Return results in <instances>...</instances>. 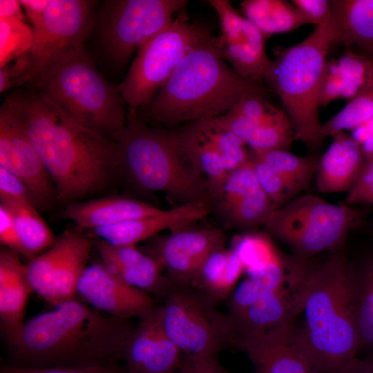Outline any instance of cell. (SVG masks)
Listing matches in <instances>:
<instances>
[{"mask_svg":"<svg viewBox=\"0 0 373 373\" xmlns=\"http://www.w3.org/2000/svg\"><path fill=\"white\" fill-rule=\"evenodd\" d=\"M10 95L58 199L77 202L108 186L122 168L113 140L80 124L34 88Z\"/></svg>","mask_w":373,"mask_h":373,"instance_id":"6da1fadb","label":"cell"},{"mask_svg":"<svg viewBox=\"0 0 373 373\" xmlns=\"http://www.w3.org/2000/svg\"><path fill=\"white\" fill-rule=\"evenodd\" d=\"M135 326L132 319L108 315L76 298L26 322L14 357L17 365L30 367L116 363Z\"/></svg>","mask_w":373,"mask_h":373,"instance_id":"7a4b0ae2","label":"cell"},{"mask_svg":"<svg viewBox=\"0 0 373 373\" xmlns=\"http://www.w3.org/2000/svg\"><path fill=\"white\" fill-rule=\"evenodd\" d=\"M289 326L318 373H339L356 356L350 263L339 252L323 262L305 261Z\"/></svg>","mask_w":373,"mask_h":373,"instance_id":"3957f363","label":"cell"},{"mask_svg":"<svg viewBox=\"0 0 373 373\" xmlns=\"http://www.w3.org/2000/svg\"><path fill=\"white\" fill-rule=\"evenodd\" d=\"M210 35L191 48L144 108L147 119L164 126L215 118L242 97L266 93L263 85L238 75L218 52Z\"/></svg>","mask_w":373,"mask_h":373,"instance_id":"277c9868","label":"cell"},{"mask_svg":"<svg viewBox=\"0 0 373 373\" xmlns=\"http://www.w3.org/2000/svg\"><path fill=\"white\" fill-rule=\"evenodd\" d=\"M30 85L74 120L108 138L126 124L119 86L106 80L84 46L60 57Z\"/></svg>","mask_w":373,"mask_h":373,"instance_id":"5b68a950","label":"cell"},{"mask_svg":"<svg viewBox=\"0 0 373 373\" xmlns=\"http://www.w3.org/2000/svg\"><path fill=\"white\" fill-rule=\"evenodd\" d=\"M137 109L128 108L126 124L115 141L122 167L141 188L180 202H204L212 197L207 182L180 152L171 131L146 126Z\"/></svg>","mask_w":373,"mask_h":373,"instance_id":"8992f818","label":"cell"},{"mask_svg":"<svg viewBox=\"0 0 373 373\" xmlns=\"http://www.w3.org/2000/svg\"><path fill=\"white\" fill-rule=\"evenodd\" d=\"M332 46L330 19L316 26L299 44L274 48L263 82L280 98L294 140L314 149L324 137L318 114L320 86Z\"/></svg>","mask_w":373,"mask_h":373,"instance_id":"52a82bcc","label":"cell"},{"mask_svg":"<svg viewBox=\"0 0 373 373\" xmlns=\"http://www.w3.org/2000/svg\"><path fill=\"white\" fill-rule=\"evenodd\" d=\"M160 300L164 328L182 356L207 358L227 349H240L229 316L220 311L218 302L193 285L168 278Z\"/></svg>","mask_w":373,"mask_h":373,"instance_id":"ba28073f","label":"cell"},{"mask_svg":"<svg viewBox=\"0 0 373 373\" xmlns=\"http://www.w3.org/2000/svg\"><path fill=\"white\" fill-rule=\"evenodd\" d=\"M365 215L353 205L334 204L307 194L274 209L264 225L298 257L307 258L336 249L350 230L363 224Z\"/></svg>","mask_w":373,"mask_h":373,"instance_id":"9c48e42d","label":"cell"},{"mask_svg":"<svg viewBox=\"0 0 373 373\" xmlns=\"http://www.w3.org/2000/svg\"><path fill=\"white\" fill-rule=\"evenodd\" d=\"M210 35L207 28L189 22L182 10L168 27L146 41L119 85L128 108L148 105L188 51Z\"/></svg>","mask_w":373,"mask_h":373,"instance_id":"30bf717a","label":"cell"},{"mask_svg":"<svg viewBox=\"0 0 373 373\" xmlns=\"http://www.w3.org/2000/svg\"><path fill=\"white\" fill-rule=\"evenodd\" d=\"M185 0H112L99 17V42L109 61L124 67L135 51L173 21Z\"/></svg>","mask_w":373,"mask_h":373,"instance_id":"8fae6325","label":"cell"},{"mask_svg":"<svg viewBox=\"0 0 373 373\" xmlns=\"http://www.w3.org/2000/svg\"><path fill=\"white\" fill-rule=\"evenodd\" d=\"M95 4L88 0H50L41 22L32 28L28 84L60 57L84 46L93 26Z\"/></svg>","mask_w":373,"mask_h":373,"instance_id":"7c38bea8","label":"cell"},{"mask_svg":"<svg viewBox=\"0 0 373 373\" xmlns=\"http://www.w3.org/2000/svg\"><path fill=\"white\" fill-rule=\"evenodd\" d=\"M91 249V240L82 232L64 231L52 247L26 265L33 291L54 306L76 298Z\"/></svg>","mask_w":373,"mask_h":373,"instance_id":"4fadbf2b","label":"cell"},{"mask_svg":"<svg viewBox=\"0 0 373 373\" xmlns=\"http://www.w3.org/2000/svg\"><path fill=\"white\" fill-rule=\"evenodd\" d=\"M0 167L26 184L35 205L46 207L57 198L52 182L10 95L0 108Z\"/></svg>","mask_w":373,"mask_h":373,"instance_id":"5bb4252c","label":"cell"},{"mask_svg":"<svg viewBox=\"0 0 373 373\" xmlns=\"http://www.w3.org/2000/svg\"><path fill=\"white\" fill-rule=\"evenodd\" d=\"M76 296L94 309L121 318L140 319L157 305L151 295L125 283L102 262L85 267Z\"/></svg>","mask_w":373,"mask_h":373,"instance_id":"9a60e30c","label":"cell"},{"mask_svg":"<svg viewBox=\"0 0 373 373\" xmlns=\"http://www.w3.org/2000/svg\"><path fill=\"white\" fill-rule=\"evenodd\" d=\"M123 358L127 373H175L182 353L166 334L159 304L138 323L125 342Z\"/></svg>","mask_w":373,"mask_h":373,"instance_id":"2e32d148","label":"cell"},{"mask_svg":"<svg viewBox=\"0 0 373 373\" xmlns=\"http://www.w3.org/2000/svg\"><path fill=\"white\" fill-rule=\"evenodd\" d=\"M224 245L220 229H181L156 242L151 256L161 262L169 279L191 284L208 256Z\"/></svg>","mask_w":373,"mask_h":373,"instance_id":"e0dca14e","label":"cell"},{"mask_svg":"<svg viewBox=\"0 0 373 373\" xmlns=\"http://www.w3.org/2000/svg\"><path fill=\"white\" fill-rule=\"evenodd\" d=\"M254 373H318L288 321L245 344Z\"/></svg>","mask_w":373,"mask_h":373,"instance_id":"ac0fdd59","label":"cell"},{"mask_svg":"<svg viewBox=\"0 0 373 373\" xmlns=\"http://www.w3.org/2000/svg\"><path fill=\"white\" fill-rule=\"evenodd\" d=\"M209 213L204 202H189L159 213L91 231L99 239L113 245H136L166 229H184Z\"/></svg>","mask_w":373,"mask_h":373,"instance_id":"d6986e66","label":"cell"},{"mask_svg":"<svg viewBox=\"0 0 373 373\" xmlns=\"http://www.w3.org/2000/svg\"><path fill=\"white\" fill-rule=\"evenodd\" d=\"M95 245L104 265L128 285L160 299L168 283L161 262L136 245H113L98 239Z\"/></svg>","mask_w":373,"mask_h":373,"instance_id":"ffe728a7","label":"cell"},{"mask_svg":"<svg viewBox=\"0 0 373 373\" xmlns=\"http://www.w3.org/2000/svg\"><path fill=\"white\" fill-rule=\"evenodd\" d=\"M304 267L297 277L285 287L268 291L236 317L231 318L240 344V350L247 343L289 320L294 309Z\"/></svg>","mask_w":373,"mask_h":373,"instance_id":"44dd1931","label":"cell"},{"mask_svg":"<svg viewBox=\"0 0 373 373\" xmlns=\"http://www.w3.org/2000/svg\"><path fill=\"white\" fill-rule=\"evenodd\" d=\"M19 253L3 247L0 252V317L7 340L17 343L29 295L33 289Z\"/></svg>","mask_w":373,"mask_h":373,"instance_id":"7402d4cb","label":"cell"},{"mask_svg":"<svg viewBox=\"0 0 373 373\" xmlns=\"http://www.w3.org/2000/svg\"><path fill=\"white\" fill-rule=\"evenodd\" d=\"M373 88V61L353 48L327 61L318 96L319 106L345 99L347 102Z\"/></svg>","mask_w":373,"mask_h":373,"instance_id":"603a6c76","label":"cell"},{"mask_svg":"<svg viewBox=\"0 0 373 373\" xmlns=\"http://www.w3.org/2000/svg\"><path fill=\"white\" fill-rule=\"evenodd\" d=\"M333 141L319 158L316 186L321 193L349 191L366 162L359 144L345 131L332 137Z\"/></svg>","mask_w":373,"mask_h":373,"instance_id":"cb8c5ba5","label":"cell"},{"mask_svg":"<svg viewBox=\"0 0 373 373\" xmlns=\"http://www.w3.org/2000/svg\"><path fill=\"white\" fill-rule=\"evenodd\" d=\"M161 210L137 200L109 196L68 203L62 212V217L73 220L81 228L92 230L152 216Z\"/></svg>","mask_w":373,"mask_h":373,"instance_id":"d4e9b609","label":"cell"},{"mask_svg":"<svg viewBox=\"0 0 373 373\" xmlns=\"http://www.w3.org/2000/svg\"><path fill=\"white\" fill-rule=\"evenodd\" d=\"M171 131L184 158L205 180L212 195L220 198L227 173L222 153L209 137L201 122L187 123L182 128Z\"/></svg>","mask_w":373,"mask_h":373,"instance_id":"484cf974","label":"cell"},{"mask_svg":"<svg viewBox=\"0 0 373 373\" xmlns=\"http://www.w3.org/2000/svg\"><path fill=\"white\" fill-rule=\"evenodd\" d=\"M329 3L332 45L361 50L373 44V0Z\"/></svg>","mask_w":373,"mask_h":373,"instance_id":"4316f807","label":"cell"},{"mask_svg":"<svg viewBox=\"0 0 373 373\" xmlns=\"http://www.w3.org/2000/svg\"><path fill=\"white\" fill-rule=\"evenodd\" d=\"M245 39L228 42L215 37V47L221 57L240 77L263 85V77L270 59L265 50L266 39L261 32L245 18Z\"/></svg>","mask_w":373,"mask_h":373,"instance_id":"83f0119b","label":"cell"},{"mask_svg":"<svg viewBox=\"0 0 373 373\" xmlns=\"http://www.w3.org/2000/svg\"><path fill=\"white\" fill-rule=\"evenodd\" d=\"M350 283L359 350L373 352V252L350 263Z\"/></svg>","mask_w":373,"mask_h":373,"instance_id":"f1b7e54d","label":"cell"},{"mask_svg":"<svg viewBox=\"0 0 373 373\" xmlns=\"http://www.w3.org/2000/svg\"><path fill=\"white\" fill-rule=\"evenodd\" d=\"M243 17L254 24L267 39L311 24L308 18L291 2L284 0H244L240 2Z\"/></svg>","mask_w":373,"mask_h":373,"instance_id":"f546056e","label":"cell"},{"mask_svg":"<svg viewBox=\"0 0 373 373\" xmlns=\"http://www.w3.org/2000/svg\"><path fill=\"white\" fill-rule=\"evenodd\" d=\"M11 212L21 246V254L31 260L55 243L57 238L31 200L1 201Z\"/></svg>","mask_w":373,"mask_h":373,"instance_id":"4dcf8cb0","label":"cell"},{"mask_svg":"<svg viewBox=\"0 0 373 373\" xmlns=\"http://www.w3.org/2000/svg\"><path fill=\"white\" fill-rule=\"evenodd\" d=\"M253 155L295 185L300 191L309 186L316 174L319 158L314 155L297 156L289 151L273 150Z\"/></svg>","mask_w":373,"mask_h":373,"instance_id":"1f68e13d","label":"cell"},{"mask_svg":"<svg viewBox=\"0 0 373 373\" xmlns=\"http://www.w3.org/2000/svg\"><path fill=\"white\" fill-rule=\"evenodd\" d=\"M229 249L219 248L203 262L191 284L220 303L227 300L236 288L230 282L227 273V260Z\"/></svg>","mask_w":373,"mask_h":373,"instance_id":"d6a6232c","label":"cell"},{"mask_svg":"<svg viewBox=\"0 0 373 373\" xmlns=\"http://www.w3.org/2000/svg\"><path fill=\"white\" fill-rule=\"evenodd\" d=\"M373 119V88L348 102L335 115L322 124L321 134L333 137L353 130Z\"/></svg>","mask_w":373,"mask_h":373,"instance_id":"836d02e7","label":"cell"},{"mask_svg":"<svg viewBox=\"0 0 373 373\" xmlns=\"http://www.w3.org/2000/svg\"><path fill=\"white\" fill-rule=\"evenodd\" d=\"M33 41L32 28L23 20L0 19V67L29 52Z\"/></svg>","mask_w":373,"mask_h":373,"instance_id":"e575fe53","label":"cell"},{"mask_svg":"<svg viewBox=\"0 0 373 373\" xmlns=\"http://www.w3.org/2000/svg\"><path fill=\"white\" fill-rule=\"evenodd\" d=\"M231 249L242 260L245 271L283 258L270 238L260 233H248L239 237L234 241Z\"/></svg>","mask_w":373,"mask_h":373,"instance_id":"d590c367","label":"cell"},{"mask_svg":"<svg viewBox=\"0 0 373 373\" xmlns=\"http://www.w3.org/2000/svg\"><path fill=\"white\" fill-rule=\"evenodd\" d=\"M250 163L260 189L276 209L288 202L300 191L278 172L257 159L251 152Z\"/></svg>","mask_w":373,"mask_h":373,"instance_id":"8d00e7d4","label":"cell"},{"mask_svg":"<svg viewBox=\"0 0 373 373\" xmlns=\"http://www.w3.org/2000/svg\"><path fill=\"white\" fill-rule=\"evenodd\" d=\"M276 209L269 196L259 189L240 200L229 212L236 224L251 227L265 224Z\"/></svg>","mask_w":373,"mask_h":373,"instance_id":"74e56055","label":"cell"},{"mask_svg":"<svg viewBox=\"0 0 373 373\" xmlns=\"http://www.w3.org/2000/svg\"><path fill=\"white\" fill-rule=\"evenodd\" d=\"M260 189L249 161L227 174L220 198L229 211L243 198Z\"/></svg>","mask_w":373,"mask_h":373,"instance_id":"f35d334b","label":"cell"},{"mask_svg":"<svg viewBox=\"0 0 373 373\" xmlns=\"http://www.w3.org/2000/svg\"><path fill=\"white\" fill-rule=\"evenodd\" d=\"M208 3L216 10L220 23L219 37L226 41L233 43L245 39V17L239 14L227 0H209Z\"/></svg>","mask_w":373,"mask_h":373,"instance_id":"ab89813d","label":"cell"},{"mask_svg":"<svg viewBox=\"0 0 373 373\" xmlns=\"http://www.w3.org/2000/svg\"><path fill=\"white\" fill-rule=\"evenodd\" d=\"M0 373H127L125 367L116 363L85 365L30 367L18 365H5Z\"/></svg>","mask_w":373,"mask_h":373,"instance_id":"60d3db41","label":"cell"},{"mask_svg":"<svg viewBox=\"0 0 373 373\" xmlns=\"http://www.w3.org/2000/svg\"><path fill=\"white\" fill-rule=\"evenodd\" d=\"M31 72L29 52L0 67V92L16 86L28 83Z\"/></svg>","mask_w":373,"mask_h":373,"instance_id":"b9f144b4","label":"cell"},{"mask_svg":"<svg viewBox=\"0 0 373 373\" xmlns=\"http://www.w3.org/2000/svg\"><path fill=\"white\" fill-rule=\"evenodd\" d=\"M345 203L373 204V157L366 161L356 181L347 191Z\"/></svg>","mask_w":373,"mask_h":373,"instance_id":"7bdbcfd3","label":"cell"},{"mask_svg":"<svg viewBox=\"0 0 373 373\" xmlns=\"http://www.w3.org/2000/svg\"><path fill=\"white\" fill-rule=\"evenodd\" d=\"M0 199L1 201L31 200L34 202L26 184L16 175L1 167H0Z\"/></svg>","mask_w":373,"mask_h":373,"instance_id":"ee69618b","label":"cell"},{"mask_svg":"<svg viewBox=\"0 0 373 373\" xmlns=\"http://www.w3.org/2000/svg\"><path fill=\"white\" fill-rule=\"evenodd\" d=\"M291 2L315 26L330 19V3L328 0H292Z\"/></svg>","mask_w":373,"mask_h":373,"instance_id":"f6af8a7d","label":"cell"},{"mask_svg":"<svg viewBox=\"0 0 373 373\" xmlns=\"http://www.w3.org/2000/svg\"><path fill=\"white\" fill-rule=\"evenodd\" d=\"M0 242L5 247L21 254V246L12 215L2 204H0Z\"/></svg>","mask_w":373,"mask_h":373,"instance_id":"bcb514c9","label":"cell"},{"mask_svg":"<svg viewBox=\"0 0 373 373\" xmlns=\"http://www.w3.org/2000/svg\"><path fill=\"white\" fill-rule=\"evenodd\" d=\"M180 373H231L225 370L216 357L189 358L182 356Z\"/></svg>","mask_w":373,"mask_h":373,"instance_id":"7dc6e473","label":"cell"},{"mask_svg":"<svg viewBox=\"0 0 373 373\" xmlns=\"http://www.w3.org/2000/svg\"><path fill=\"white\" fill-rule=\"evenodd\" d=\"M352 137L359 144L367 161L373 157V119L352 130Z\"/></svg>","mask_w":373,"mask_h":373,"instance_id":"c3c4849f","label":"cell"},{"mask_svg":"<svg viewBox=\"0 0 373 373\" xmlns=\"http://www.w3.org/2000/svg\"><path fill=\"white\" fill-rule=\"evenodd\" d=\"M20 3L24 8L31 27H36L41 21L50 0H21Z\"/></svg>","mask_w":373,"mask_h":373,"instance_id":"681fc988","label":"cell"},{"mask_svg":"<svg viewBox=\"0 0 373 373\" xmlns=\"http://www.w3.org/2000/svg\"><path fill=\"white\" fill-rule=\"evenodd\" d=\"M339 373H373V352L363 358L356 356Z\"/></svg>","mask_w":373,"mask_h":373,"instance_id":"f907efd6","label":"cell"},{"mask_svg":"<svg viewBox=\"0 0 373 373\" xmlns=\"http://www.w3.org/2000/svg\"><path fill=\"white\" fill-rule=\"evenodd\" d=\"M21 8L20 1L1 0L0 19L17 18L23 20Z\"/></svg>","mask_w":373,"mask_h":373,"instance_id":"816d5d0a","label":"cell"},{"mask_svg":"<svg viewBox=\"0 0 373 373\" xmlns=\"http://www.w3.org/2000/svg\"><path fill=\"white\" fill-rule=\"evenodd\" d=\"M356 51L373 61V44L365 49Z\"/></svg>","mask_w":373,"mask_h":373,"instance_id":"f5cc1de1","label":"cell"},{"mask_svg":"<svg viewBox=\"0 0 373 373\" xmlns=\"http://www.w3.org/2000/svg\"><path fill=\"white\" fill-rule=\"evenodd\" d=\"M175 373H180V372H179V369H178V370Z\"/></svg>","mask_w":373,"mask_h":373,"instance_id":"db71d44e","label":"cell"}]
</instances>
